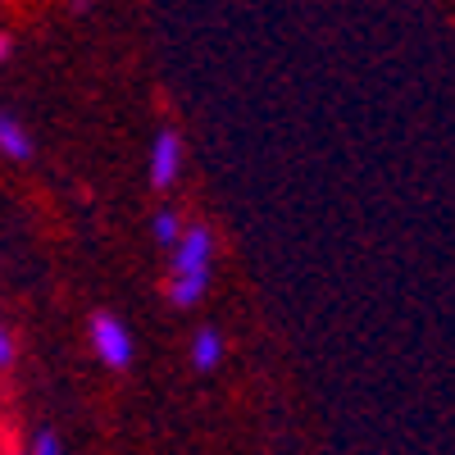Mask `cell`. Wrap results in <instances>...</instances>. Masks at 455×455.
I'll return each instance as SVG.
<instances>
[{
    "instance_id": "cell-1",
    "label": "cell",
    "mask_w": 455,
    "mask_h": 455,
    "mask_svg": "<svg viewBox=\"0 0 455 455\" xmlns=\"http://www.w3.org/2000/svg\"><path fill=\"white\" fill-rule=\"evenodd\" d=\"M169 255H173L169 259V306L173 310L201 306V296L210 291V278H214V259H219L214 228L210 223H187Z\"/></svg>"
},
{
    "instance_id": "cell-4",
    "label": "cell",
    "mask_w": 455,
    "mask_h": 455,
    "mask_svg": "<svg viewBox=\"0 0 455 455\" xmlns=\"http://www.w3.org/2000/svg\"><path fill=\"white\" fill-rule=\"evenodd\" d=\"M0 156L14 164H32L36 160V141L28 132V124L19 119L14 109H0Z\"/></svg>"
},
{
    "instance_id": "cell-7",
    "label": "cell",
    "mask_w": 455,
    "mask_h": 455,
    "mask_svg": "<svg viewBox=\"0 0 455 455\" xmlns=\"http://www.w3.org/2000/svg\"><path fill=\"white\" fill-rule=\"evenodd\" d=\"M23 455H64V446H60V437H55L51 428H36V437L28 442Z\"/></svg>"
},
{
    "instance_id": "cell-3",
    "label": "cell",
    "mask_w": 455,
    "mask_h": 455,
    "mask_svg": "<svg viewBox=\"0 0 455 455\" xmlns=\"http://www.w3.org/2000/svg\"><path fill=\"white\" fill-rule=\"evenodd\" d=\"M187 169V141L178 128H160L156 137H150V150H146V182L156 187V192H169V187H178Z\"/></svg>"
},
{
    "instance_id": "cell-8",
    "label": "cell",
    "mask_w": 455,
    "mask_h": 455,
    "mask_svg": "<svg viewBox=\"0 0 455 455\" xmlns=\"http://www.w3.org/2000/svg\"><path fill=\"white\" fill-rule=\"evenodd\" d=\"M14 360H19L14 332H10V323H5V319H0V373H5V369H14Z\"/></svg>"
},
{
    "instance_id": "cell-6",
    "label": "cell",
    "mask_w": 455,
    "mask_h": 455,
    "mask_svg": "<svg viewBox=\"0 0 455 455\" xmlns=\"http://www.w3.org/2000/svg\"><path fill=\"white\" fill-rule=\"evenodd\" d=\"M182 214L178 210H156V214H150V237H156V246H164V251H173L178 246V237H182Z\"/></svg>"
},
{
    "instance_id": "cell-9",
    "label": "cell",
    "mask_w": 455,
    "mask_h": 455,
    "mask_svg": "<svg viewBox=\"0 0 455 455\" xmlns=\"http://www.w3.org/2000/svg\"><path fill=\"white\" fill-rule=\"evenodd\" d=\"M14 51H19V46H14V36H10V32H0V64H10Z\"/></svg>"
},
{
    "instance_id": "cell-5",
    "label": "cell",
    "mask_w": 455,
    "mask_h": 455,
    "mask_svg": "<svg viewBox=\"0 0 455 455\" xmlns=\"http://www.w3.org/2000/svg\"><path fill=\"white\" fill-rule=\"evenodd\" d=\"M223 355H228V341L219 328H196L192 341H187V360H192L196 373H214L223 364Z\"/></svg>"
},
{
    "instance_id": "cell-2",
    "label": "cell",
    "mask_w": 455,
    "mask_h": 455,
    "mask_svg": "<svg viewBox=\"0 0 455 455\" xmlns=\"http://www.w3.org/2000/svg\"><path fill=\"white\" fill-rule=\"evenodd\" d=\"M87 337H92V351H96V360L105 364V369H114V373H124L128 364H132V332H128V323L114 315V310H96L92 319H87Z\"/></svg>"
}]
</instances>
